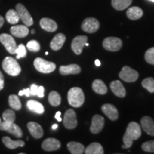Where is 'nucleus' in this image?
Instances as JSON below:
<instances>
[{"mask_svg": "<svg viewBox=\"0 0 154 154\" xmlns=\"http://www.w3.org/2000/svg\"><path fill=\"white\" fill-rule=\"evenodd\" d=\"M57 128H58V125H57V124H54L53 126H52V127H51V128H52L53 130L57 129Z\"/></svg>", "mask_w": 154, "mask_h": 154, "instance_id": "obj_46", "label": "nucleus"}, {"mask_svg": "<svg viewBox=\"0 0 154 154\" xmlns=\"http://www.w3.org/2000/svg\"><path fill=\"white\" fill-rule=\"evenodd\" d=\"M48 100H49V103L53 106H58L60 105L61 99V96L58 92L53 91L50 92L49 97H48Z\"/></svg>", "mask_w": 154, "mask_h": 154, "instance_id": "obj_31", "label": "nucleus"}, {"mask_svg": "<svg viewBox=\"0 0 154 154\" xmlns=\"http://www.w3.org/2000/svg\"><path fill=\"white\" fill-rule=\"evenodd\" d=\"M38 86L36 84H32L30 87V96H36Z\"/></svg>", "mask_w": 154, "mask_h": 154, "instance_id": "obj_39", "label": "nucleus"}, {"mask_svg": "<svg viewBox=\"0 0 154 154\" xmlns=\"http://www.w3.org/2000/svg\"><path fill=\"white\" fill-rule=\"evenodd\" d=\"M104 118L101 115L96 114L92 118V123L90 127V131L92 134H97L100 133L104 126Z\"/></svg>", "mask_w": 154, "mask_h": 154, "instance_id": "obj_13", "label": "nucleus"}, {"mask_svg": "<svg viewBox=\"0 0 154 154\" xmlns=\"http://www.w3.org/2000/svg\"><path fill=\"white\" fill-rule=\"evenodd\" d=\"M5 86V80H0V91L3 89Z\"/></svg>", "mask_w": 154, "mask_h": 154, "instance_id": "obj_43", "label": "nucleus"}, {"mask_svg": "<svg viewBox=\"0 0 154 154\" xmlns=\"http://www.w3.org/2000/svg\"><path fill=\"white\" fill-rule=\"evenodd\" d=\"M2 68L4 71L11 76H17L20 74L21 67L19 63L14 58L7 57L2 61Z\"/></svg>", "mask_w": 154, "mask_h": 154, "instance_id": "obj_3", "label": "nucleus"}, {"mask_svg": "<svg viewBox=\"0 0 154 154\" xmlns=\"http://www.w3.org/2000/svg\"><path fill=\"white\" fill-rule=\"evenodd\" d=\"M17 59H21V58H24L26 56V49L24 44H19L16 49Z\"/></svg>", "mask_w": 154, "mask_h": 154, "instance_id": "obj_37", "label": "nucleus"}, {"mask_svg": "<svg viewBox=\"0 0 154 154\" xmlns=\"http://www.w3.org/2000/svg\"><path fill=\"white\" fill-rule=\"evenodd\" d=\"M59 72L61 74H78L81 72V67L77 64H70L68 66H61L59 68Z\"/></svg>", "mask_w": 154, "mask_h": 154, "instance_id": "obj_22", "label": "nucleus"}, {"mask_svg": "<svg viewBox=\"0 0 154 154\" xmlns=\"http://www.w3.org/2000/svg\"><path fill=\"white\" fill-rule=\"evenodd\" d=\"M6 20L11 24H16L19 22V14L15 9H9L6 13Z\"/></svg>", "mask_w": 154, "mask_h": 154, "instance_id": "obj_30", "label": "nucleus"}, {"mask_svg": "<svg viewBox=\"0 0 154 154\" xmlns=\"http://www.w3.org/2000/svg\"><path fill=\"white\" fill-rule=\"evenodd\" d=\"M45 54H46V55H48V54H49V52H48V51H47V52L45 53Z\"/></svg>", "mask_w": 154, "mask_h": 154, "instance_id": "obj_49", "label": "nucleus"}, {"mask_svg": "<svg viewBox=\"0 0 154 154\" xmlns=\"http://www.w3.org/2000/svg\"><path fill=\"white\" fill-rule=\"evenodd\" d=\"M140 125L146 134L154 136V121L149 116H143L140 119Z\"/></svg>", "mask_w": 154, "mask_h": 154, "instance_id": "obj_16", "label": "nucleus"}, {"mask_svg": "<svg viewBox=\"0 0 154 154\" xmlns=\"http://www.w3.org/2000/svg\"><path fill=\"white\" fill-rule=\"evenodd\" d=\"M4 23H5V19H4L3 17L0 15V28L3 26Z\"/></svg>", "mask_w": 154, "mask_h": 154, "instance_id": "obj_44", "label": "nucleus"}, {"mask_svg": "<svg viewBox=\"0 0 154 154\" xmlns=\"http://www.w3.org/2000/svg\"><path fill=\"white\" fill-rule=\"evenodd\" d=\"M65 41H66V36L64 34L61 33L58 34L51 40V43H50V47L54 51H58L61 49Z\"/></svg>", "mask_w": 154, "mask_h": 154, "instance_id": "obj_20", "label": "nucleus"}, {"mask_svg": "<svg viewBox=\"0 0 154 154\" xmlns=\"http://www.w3.org/2000/svg\"><path fill=\"white\" fill-rule=\"evenodd\" d=\"M143 10L138 7H130L126 11V15L128 19L131 20H137L143 16Z\"/></svg>", "mask_w": 154, "mask_h": 154, "instance_id": "obj_26", "label": "nucleus"}, {"mask_svg": "<svg viewBox=\"0 0 154 154\" xmlns=\"http://www.w3.org/2000/svg\"><path fill=\"white\" fill-rule=\"evenodd\" d=\"M27 128L30 134L36 139L41 138L43 136L44 131L42 127L38 123L29 122L27 124Z\"/></svg>", "mask_w": 154, "mask_h": 154, "instance_id": "obj_18", "label": "nucleus"}, {"mask_svg": "<svg viewBox=\"0 0 154 154\" xmlns=\"http://www.w3.org/2000/svg\"><path fill=\"white\" fill-rule=\"evenodd\" d=\"M42 147L46 151H57L60 149L61 143L56 138H49L44 140L42 144Z\"/></svg>", "mask_w": 154, "mask_h": 154, "instance_id": "obj_14", "label": "nucleus"}, {"mask_svg": "<svg viewBox=\"0 0 154 154\" xmlns=\"http://www.w3.org/2000/svg\"><path fill=\"white\" fill-rule=\"evenodd\" d=\"M34 65L38 72L43 74L51 73L56 69V64L54 63L48 61L42 58H36L34 61Z\"/></svg>", "mask_w": 154, "mask_h": 154, "instance_id": "obj_4", "label": "nucleus"}, {"mask_svg": "<svg viewBox=\"0 0 154 154\" xmlns=\"http://www.w3.org/2000/svg\"><path fill=\"white\" fill-rule=\"evenodd\" d=\"M67 148L72 154H82L84 153V146L83 144L78 143V142H69L67 144Z\"/></svg>", "mask_w": 154, "mask_h": 154, "instance_id": "obj_27", "label": "nucleus"}, {"mask_svg": "<svg viewBox=\"0 0 154 154\" xmlns=\"http://www.w3.org/2000/svg\"><path fill=\"white\" fill-rule=\"evenodd\" d=\"M0 42L3 44L4 47H5V49L7 50L9 53L11 54H16L17 46L14 38L11 35L7 34H0Z\"/></svg>", "mask_w": 154, "mask_h": 154, "instance_id": "obj_6", "label": "nucleus"}, {"mask_svg": "<svg viewBox=\"0 0 154 154\" xmlns=\"http://www.w3.org/2000/svg\"><path fill=\"white\" fill-rule=\"evenodd\" d=\"M140 136H141V128L140 125L134 121L129 123L123 137V142H124V145L122 146L123 149H127L131 147L133 141L138 140Z\"/></svg>", "mask_w": 154, "mask_h": 154, "instance_id": "obj_1", "label": "nucleus"}, {"mask_svg": "<svg viewBox=\"0 0 154 154\" xmlns=\"http://www.w3.org/2000/svg\"><path fill=\"white\" fill-rule=\"evenodd\" d=\"M63 123L67 129H74L77 126L76 112L73 109H68L64 113Z\"/></svg>", "mask_w": 154, "mask_h": 154, "instance_id": "obj_11", "label": "nucleus"}, {"mask_svg": "<svg viewBox=\"0 0 154 154\" xmlns=\"http://www.w3.org/2000/svg\"><path fill=\"white\" fill-rule=\"evenodd\" d=\"M1 122H2V121H1V119H0V124H1Z\"/></svg>", "mask_w": 154, "mask_h": 154, "instance_id": "obj_51", "label": "nucleus"}, {"mask_svg": "<svg viewBox=\"0 0 154 154\" xmlns=\"http://www.w3.org/2000/svg\"><path fill=\"white\" fill-rule=\"evenodd\" d=\"M0 130L5 131L9 134H13L17 138H22L23 136V132L20 127L14 123L4 121L0 124Z\"/></svg>", "mask_w": 154, "mask_h": 154, "instance_id": "obj_8", "label": "nucleus"}, {"mask_svg": "<svg viewBox=\"0 0 154 154\" xmlns=\"http://www.w3.org/2000/svg\"><path fill=\"white\" fill-rule=\"evenodd\" d=\"M145 59L150 64L154 65V47L150 48L146 51Z\"/></svg>", "mask_w": 154, "mask_h": 154, "instance_id": "obj_36", "label": "nucleus"}, {"mask_svg": "<svg viewBox=\"0 0 154 154\" xmlns=\"http://www.w3.org/2000/svg\"><path fill=\"white\" fill-rule=\"evenodd\" d=\"M2 142L6 146V147L9 149H15L18 147H23L25 143L23 140H12L8 136H5L2 138Z\"/></svg>", "mask_w": 154, "mask_h": 154, "instance_id": "obj_24", "label": "nucleus"}, {"mask_svg": "<svg viewBox=\"0 0 154 154\" xmlns=\"http://www.w3.org/2000/svg\"><path fill=\"white\" fill-rule=\"evenodd\" d=\"M142 149L143 151L149 153H154V140L146 141L142 144Z\"/></svg>", "mask_w": 154, "mask_h": 154, "instance_id": "obj_38", "label": "nucleus"}, {"mask_svg": "<svg viewBox=\"0 0 154 154\" xmlns=\"http://www.w3.org/2000/svg\"><path fill=\"white\" fill-rule=\"evenodd\" d=\"M26 106H27L29 110L32 112H34L38 114H42L44 112V108L43 105L38 101L35 100H29L26 102Z\"/></svg>", "mask_w": 154, "mask_h": 154, "instance_id": "obj_23", "label": "nucleus"}, {"mask_svg": "<svg viewBox=\"0 0 154 154\" xmlns=\"http://www.w3.org/2000/svg\"><path fill=\"white\" fill-rule=\"evenodd\" d=\"M149 1H151V2H154V0H149Z\"/></svg>", "mask_w": 154, "mask_h": 154, "instance_id": "obj_50", "label": "nucleus"}, {"mask_svg": "<svg viewBox=\"0 0 154 154\" xmlns=\"http://www.w3.org/2000/svg\"><path fill=\"white\" fill-rule=\"evenodd\" d=\"M16 11L18 13L19 19L22 21L24 25H26V26H30L33 25V19H32L27 9H26V7L22 4H17L16 5Z\"/></svg>", "mask_w": 154, "mask_h": 154, "instance_id": "obj_5", "label": "nucleus"}, {"mask_svg": "<svg viewBox=\"0 0 154 154\" xmlns=\"http://www.w3.org/2000/svg\"><path fill=\"white\" fill-rule=\"evenodd\" d=\"M40 26L44 30L49 32H54L57 29L58 26L55 21L49 18H42L40 20Z\"/></svg>", "mask_w": 154, "mask_h": 154, "instance_id": "obj_21", "label": "nucleus"}, {"mask_svg": "<svg viewBox=\"0 0 154 154\" xmlns=\"http://www.w3.org/2000/svg\"><path fill=\"white\" fill-rule=\"evenodd\" d=\"M61 113L60 111H57L55 114V119H57L58 121H59V122L62 121V119H61Z\"/></svg>", "mask_w": 154, "mask_h": 154, "instance_id": "obj_42", "label": "nucleus"}, {"mask_svg": "<svg viewBox=\"0 0 154 154\" xmlns=\"http://www.w3.org/2000/svg\"><path fill=\"white\" fill-rule=\"evenodd\" d=\"M121 39L117 37H107L103 42V47L105 49L110 51H117L122 47Z\"/></svg>", "mask_w": 154, "mask_h": 154, "instance_id": "obj_9", "label": "nucleus"}, {"mask_svg": "<svg viewBox=\"0 0 154 154\" xmlns=\"http://www.w3.org/2000/svg\"><path fill=\"white\" fill-rule=\"evenodd\" d=\"M10 32L11 35L18 38H24L29 34L28 26L26 25H17L10 29Z\"/></svg>", "mask_w": 154, "mask_h": 154, "instance_id": "obj_19", "label": "nucleus"}, {"mask_svg": "<svg viewBox=\"0 0 154 154\" xmlns=\"http://www.w3.org/2000/svg\"><path fill=\"white\" fill-rule=\"evenodd\" d=\"M36 96H38L39 98H43L44 96V88L42 86H38Z\"/></svg>", "mask_w": 154, "mask_h": 154, "instance_id": "obj_41", "label": "nucleus"}, {"mask_svg": "<svg viewBox=\"0 0 154 154\" xmlns=\"http://www.w3.org/2000/svg\"><path fill=\"white\" fill-rule=\"evenodd\" d=\"M142 86L150 93H154V79L153 77H148L143 80L141 83Z\"/></svg>", "mask_w": 154, "mask_h": 154, "instance_id": "obj_33", "label": "nucleus"}, {"mask_svg": "<svg viewBox=\"0 0 154 154\" xmlns=\"http://www.w3.org/2000/svg\"><path fill=\"white\" fill-rule=\"evenodd\" d=\"M31 33L34 34V33H35V31H34V29H32V31H31Z\"/></svg>", "mask_w": 154, "mask_h": 154, "instance_id": "obj_47", "label": "nucleus"}, {"mask_svg": "<svg viewBox=\"0 0 154 154\" xmlns=\"http://www.w3.org/2000/svg\"><path fill=\"white\" fill-rule=\"evenodd\" d=\"M26 48L32 52H37L40 50V44L36 40H31L26 44Z\"/></svg>", "mask_w": 154, "mask_h": 154, "instance_id": "obj_35", "label": "nucleus"}, {"mask_svg": "<svg viewBox=\"0 0 154 154\" xmlns=\"http://www.w3.org/2000/svg\"><path fill=\"white\" fill-rule=\"evenodd\" d=\"M100 26L99 22L93 17H88L84 20L82 24V29L84 32L87 33H95L99 30Z\"/></svg>", "mask_w": 154, "mask_h": 154, "instance_id": "obj_10", "label": "nucleus"}, {"mask_svg": "<svg viewBox=\"0 0 154 154\" xmlns=\"http://www.w3.org/2000/svg\"><path fill=\"white\" fill-rule=\"evenodd\" d=\"M68 102L73 107L79 108L84 104L85 101V96L84 91L79 87H73L68 92Z\"/></svg>", "mask_w": 154, "mask_h": 154, "instance_id": "obj_2", "label": "nucleus"}, {"mask_svg": "<svg viewBox=\"0 0 154 154\" xmlns=\"http://www.w3.org/2000/svg\"><path fill=\"white\" fill-rule=\"evenodd\" d=\"M92 88L96 94L104 95L107 93L108 88L104 82L101 79H96L92 83Z\"/></svg>", "mask_w": 154, "mask_h": 154, "instance_id": "obj_25", "label": "nucleus"}, {"mask_svg": "<svg viewBox=\"0 0 154 154\" xmlns=\"http://www.w3.org/2000/svg\"><path fill=\"white\" fill-rule=\"evenodd\" d=\"M101 110L108 118L110 119L111 121H116L118 119V110L113 105L110 104V103H106V104L102 106Z\"/></svg>", "mask_w": 154, "mask_h": 154, "instance_id": "obj_15", "label": "nucleus"}, {"mask_svg": "<svg viewBox=\"0 0 154 154\" xmlns=\"http://www.w3.org/2000/svg\"><path fill=\"white\" fill-rule=\"evenodd\" d=\"M88 37L86 36H77L72 42V49L77 55L82 53L85 44L87 42Z\"/></svg>", "mask_w": 154, "mask_h": 154, "instance_id": "obj_12", "label": "nucleus"}, {"mask_svg": "<svg viewBox=\"0 0 154 154\" xmlns=\"http://www.w3.org/2000/svg\"><path fill=\"white\" fill-rule=\"evenodd\" d=\"M110 88L113 93L118 97L124 98L126 96V89L120 81H113L110 84Z\"/></svg>", "mask_w": 154, "mask_h": 154, "instance_id": "obj_17", "label": "nucleus"}, {"mask_svg": "<svg viewBox=\"0 0 154 154\" xmlns=\"http://www.w3.org/2000/svg\"><path fill=\"white\" fill-rule=\"evenodd\" d=\"M25 95L26 97H29L30 96V88H25L24 90H22L19 92V96Z\"/></svg>", "mask_w": 154, "mask_h": 154, "instance_id": "obj_40", "label": "nucleus"}, {"mask_svg": "<svg viewBox=\"0 0 154 154\" xmlns=\"http://www.w3.org/2000/svg\"><path fill=\"white\" fill-rule=\"evenodd\" d=\"M86 154H103L104 153L102 146L99 143H92L84 150Z\"/></svg>", "mask_w": 154, "mask_h": 154, "instance_id": "obj_28", "label": "nucleus"}, {"mask_svg": "<svg viewBox=\"0 0 154 154\" xmlns=\"http://www.w3.org/2000/svg\"><path fill=\"white\" fill-rule=\"evenodd\" d=\"M132 3V0H111V5L115 9L119 11L124 10Z\"/></svg>", "mask_w": 154, "mask_h": 154, "instance_id": "obj_29", "label": "nucleus"}, {"mask_svg": "<svg viewBox=\"0 0 154 154\" xmlns=\"http://www.w3.org/2000/svg\"><path fill=\"white\" fill-rule=\"evenodd\" d=\"M9 104L11 109L19 111L22 109V103L17 95H10L9 97Z\"/></svg>", "mask_w": 154, "mask_h": 154, "instance_id": "obj_32", "label": "nucleus"}, {"mask_svg": "<svg viewBox=\"0 0 154 154\" xmlns=\"http://www.w3.org/2000/svg\"><path fill=\"white\" fill-rule=\"evenodd\" d=\"M2 119L5 121L14 123L15 119H16V115H15V113L12 110L7 109L2 113Z\"/></svg>", "mask_w": 154, "mask_h": 154, "instance_id": "obj_34", "label": "nucleus"}, {"mask_svg": "<svg viewBox=\"0 0 154 154\" xmlns=\"http://www.w3.org/2000/svg\"><path fill=\"white\" fill-rule=\"evenodd\" d=\"M119 77L126 82H134L138 79V73L131 67L125 66L119 73Z\"/></svg>", "mask_w": 154, "mask_h": 154, "instance_id": "obj_7", "label": "nucleus"}, {"mask_svg": "<svg viewBox=\"0 0 154 154\" xmlns=\"http://www.w3.org/2000/svg\"><path fill=\"white\" fill-rule=\"evenodd\" d=\"M85 46H86V47H88V44L87 43V42H86V43L85 44Z\"/></svg>", "mask_w": 154, "mask_h": 154, "instance_id": "obj_48", "label": "nucleus"}, {"mask_svg": "<svg viewBox=\"0 0 154 154\" xmlns=\"http://www.w3.org/2000/svg\"><path fill=\"white\" fill-rule=\"evenodd\" d=\"M95 64H96V66H101V62H100V61L99 60V59H96V60H95Z\"/></svg>", "mask_w": 154, "mask_h": 154, "instance_id": "obj_45", "label": "nucleus"}]
</instances>
